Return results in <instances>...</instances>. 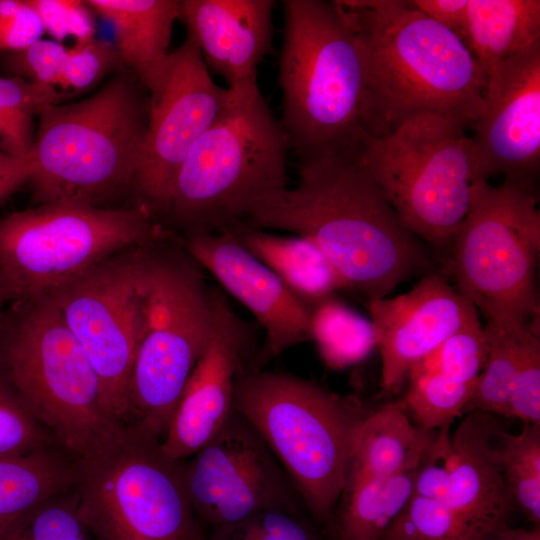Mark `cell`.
<instances>
[{
    "mask_svg": "<svg viewBox=\"0 0 540 540\" xmlns=\"http://www.w3.org/2000/svg\"><path fill=\"white\" fill-rule=\"evenodd\" d=\"M298 183L258 203L243 221L312 240L366 299L382 298L429 267L418 238L401 222L363 164L358 148L299 161Z\"/></svg>",
    "mask_w": 540,
    "mask_h": 540,
    "instance_id": "obj_1",
    "label": "cell"
},
{
    "mask_svg": "<svg viewBox=\"0 0 540 540\" xmlns=\"http://www.w3.org/2000/svg\"><path fill=\"white\" fill-rule=\"evenodd\" d=\"M361 47L369 134L382 135L419 112L471 128L487 74L454 33L403 0H339Z\"/></svg>",
    "mask_w": 540,
    "mask_h": 540,
    "instance_id": "obj_2",
    "label": "cell"
},
{
    "mask_svg": "<svg viewBox=\"0 0 540 540\" xmlns=\"http://www.w3.org/2000/svg\"><path fill=\"white\" fill-rule=\"evenodd\" d=\"M280 123L299 161L354 150L369 134L366 71L338 1L286 0Z\"/></svg>",
    "mask_w": 540,
    "mask_h": 540,
    "instance_id": "obj_3",
    "label": "cell"
},
{
    "mask_svg": "<svg viewBox=\"0 0 540 540\" xmlns=\"http://www.w3.org/2000/svg\"><path fill=\"white\" fill-rule=\"evenodd\" d=\"M155 244L137 247L135 253L137 350L126 424L163 439L211 340L215 287L207 285L204 269L185 247L180 254L157 250Z\"/></svg>",
    "mask_w": 540,
    "mask_h": 540,
    "instance_id": "obj_4",
    "label": "cell"
},
{
    "mask_svg": "<svg viewBox=\"0 0 540 540\" xmlns=\"http://www.w3.org/2000/svg\"><path fill=\"white\" fill-rule=\"evenodd\" d=\"M228 88L224 109L188 153L169 195L166 213L186 237L244 221L286 188L289 139L257 79Z\"/></svg>",
    "mask_w": 540,
    "mask_h": 540,
    "instance_id": "obj_5",
    "label": "cell"
},
{
    "mask_svg": "<svg viewBox=\"0 0 540 540\" xmlns=\"http://www.w3.org/2000/svg\"><path fill=\"white\" fill-rule=\"evenodd\" d=\"M0 322V363L31 414L78 461L93 459L123 437L99 378L46 293L13 302Z\"/></svg>",
    "mask_w": 540,
    "mask_h": 540,
    "instance_id": "obj_6",
    "label": "cell"
},
{
    "mask_svg": "<svg viewBox=\"0 0 540 540\" xmlns=\"http://www.w3.org/2000/svg\"><path fill=\"white\" fill-rule=\"evenodd\" d=\"M233 408L262 436L310 516L332 538L352 441L373 409L356 395L290 373L247 367L235 379Z\"/></svg>",
    "mask_w": 540,
    "mask_h": 540,
    "instance_id": "obj_7",
    "label": "cell"
},
{
    "mask_svg": "<svg viewBox=\"0 0 540 540\" xmlns=\"http://www.w3.org/2000/svg\"><path fill=\"white\" fill-rule=\"evenodd\" d=\"M139 84L129 71L119 72L82 100L40 111L28 181L34 203L98 206L134 185L149 109Z\"/></svg>",
    "mask_w": 540,
    "mask_h": 540,
    "instance_id": "obj_8",
    "label": "cell"
},
{
    "mask_svg": "<svg viewBox=\"0 0 540 540\" xmlns=\"http://www.w3.org/2000/svg\"><path fill=\"white\" fill-rule=\"evenodd\" d=\"M466 129L454 118L419 112L385 134H364L358 147L403 225L437 246L451 244L476 183L487 180Z\"/></svg>",
    "mask_w": 540,
    "mask_h": 540,
    "instance_id": "obj_9",
    "label": "cell"
},
{
    "mask_svg": "<svg viewBox=\"0 0 540 540\" xmlns=\"http://www.w3.org/2000/svg\"><path fill=\"white\" fill-rule=\"evenodd\" d=\"M456 290L486 319V328L520 332L539 322L536 264L538 195L532 184L476 183L469 211L451 244Z\"/></svg>",
    "mask_w": 540,
    "mask_h": 540,
    "instance_id": "obj_10",
    "label": "cell"
},
{
    "mask_svg": "<svg viewBox=\"0 0 540 540\" xmlns=\"http://www.w3.org/2000/svg\"><path fill=\"white\" fill-rule=\"evenodd\" d=\"M168 237L143 203L108 209L53 202L0 218V282L8 300L49 293L119 253Z\"/></svg>",
    "mask_w": 540,
    "mask_h": 540,
    "instance_id": "obj_11",
    "label": "cell"
},
{
    "mask_svg": "<svg viewBox=\"0 0 540 540\" xmlns=\"http://www.w3.org/2000/svg\"><path fill=\"white\" fill-rule=\"evenodd\" d=\"M133 424L103 454L79 461L78 511L95 540H208L184 481V460Z\"/></svg>",
    "mask_w": 540,
    "mask_h": 540,
    "instance_id": "obj_12",
    "label": "cell"
},
{
    "mask_svg": "<svg viewBox=\"0 0 540 540\" xmlns=\"http://www.w3.org/2000/svg\"><path fill=\"white\" fill-rule=\"evenodd\" d=\"M184 481L206 534L266 510L308 512L271 448L234 408L214 437L184 460Z\"/></svg>",
    "mask_w": 540,
    "mask_h": 540,
    "instance_id": "obj_13",
    "label": "cell"
},
{
    "mask_svg": "<svg viewBox=\"0 0 540 540\" xmlns=\"http://www.w3.org/2000/svg\"><path fill=\"white\" fill-rule=\"evenodd\" d=\"M136 249L113 255L49 292L92 364L109 410L124 424L137 350Z\"/></svg>",
    "mask_w": 540,
    "mask_h": 540,
    "instance_id": "obj_14",
    "label": "cell"
},
{
    "mask_svg": "<svg viewBox=\"0 0 540 540\" xmlns=\"http://www.w3.org/2000/svg\"><path fill=\"white\" fill-rule=\"evenodd\" d=\"M229 88L218 86L194 38L169 55L160 89L150 95L148 119L134 186L154 211L166 212L175 177L197 141L224 109Z\"/></svg>",
    "mask_w": 540,
    "mask_h": 540,
    "instance_id": "obj_15",
    "label": "cell"
},
{
    "mask_svg": "<svg viewBox=\"0 0 540 540\" xmlns=\"http://www.w3.org/2000/svg\"><path fill=\"white\" fill-rule=\"evenodd\" d=\"M482 176L533 185L540 165V40L487 73L482 110L471 127Z\"/></svg>",
    "mask_w": 540,
    "mask_h": 540,
    "instance_id": "obj_16",
    "label": "cell"
},
{
    "mask_svg": "<svg viewBox=\"0 0 540 540\" xmlns=\"http://www.w3.org/2000/svg\"><path fill=\"white\" fill-rule=\"evenodd\" d=\"M257 352L251 328L232 308L225 292L215 287L211 340L183 389L161 441L169 457L189 458L220 430L233 410L235 379Z\"/></svg>",
    "mask_w": 540,
    "mask_h": 540,
    "instance_id": "obj_17",
    "label": "cell"
},
{
    "mask_svg": "<svg viewBox=\"0 0 540 540\" xmlns=\"http://www.w3.org/2000/svg\"><path fill=\"white\" fill-rule=\"evenodd\" d=\"M385 393L399 392L418 362L464 327L480 321L474 305L440 274L422 277L408 292L368 299Z\"/></svg>",
    "mask_w": 540,
    "mask_h": 540,
    "instance_id": "obj_18",
    "label": "cell"
},
{
    "mask_svg": "<svg viewBox=\"0 0 540 540\" xmlns=\"http://www.w3.org/2000/svg\"><path fill=\"white\" fill-rule=\"evenodd\" d=\"M182 244L264 329V343L248 369L261 370L291 347L310 341V308L227 229L189 236Z\"/></svg>",
    "mask_w": 540,
    "mask_h": 540,
    "instance_id": "obj_19",
    "label": "cell"
},
{
    "mask_svg": "<svg viewBox=\"0 0 540 540\" xmlns=\"http://www.w3.org/2000/svg\"><path fill=\"white\" fill-rule=\"evenodd\" d=\"M465 415L440 452L450 474L444 503L476 532L491 539L509 526L515 507L494 442L495 422L487 413Z\"/></svg>",
    "mask_w": 540,
    "mask_h": 540,
    "instance_id": "obj_20",
    "label": "cell"
},
{
    "mask_svg": "<svg viewBox=\"0 0 540 540\" xmlns=\"http://www.w3.org/2000/svg\"><path fill=\"white\" fill-rule=\"evenodd\" d=\"M272 0H182L180 20L208 68L228 87L256 79L272 49Z\"/></svg>",
    "mask_w": 540,
    "mask_h": 540,
    "instance_id": "obj_21",
    "label": "cell"
},
{
    "mask_svg": "<svg viewBox=\"0 0 540 540\" xmlns=\"http://www.w3.org/2000/svg\"><path fill=\"white\" fill-rule=\"evenodd\" d=\"M91 11L114 30L115 47L128 71L156 93L169 60L173 25L180 18L178 0H87Z\"/></svg>",
    "mask_w": 540,
    "mask_h": 540,
    "instance_id": "obj_22",
    "label": "cell"
},
{
    "mask_svg": "<svg viewBox=\"0 0 540 540\" xmlns=\"http://www.w3.org/2000/svg\"><path fill=\"white\" fill-rule=\"evenodd\" d=\"M435 439L433 432L410 421L401 402L387 403L373 409L359 425L346 476L389 477L415 471Z\"/></svg>",
    "mask_w": 540,
    "mask_h": 540,
    "instance_id": "obj_23",
    "label": "cell"
},
{
    "mask_svg": "<svg viewBox=\"0 0 540 540\" xmlns=\"http://www.w3.org/2000/svg\"><path fill=\"white\" fill-rule=\"evenodd\" d=\"M225 229L309 308L336 291L346 289L330 260L308 238L272 234L243 221Z\"/></svg>",
    "mask_w": 540,
    "mask_h": 540,
    "instance_id": "obj_24",
    "label": "cell"
},
{
    "mask_svg": "<svg viewBox=\"0 0 540 540\" xmlns=\"http://www.w3.org/2000/svg\"><path fill=\"white\" fill-rule=\"evenodd\" d=\"M539 40V0H468L463 43L486 74Z\"/></svg>",
    "mask_w": 540,
    "mask_h": 540,
    "instance_id": "obj_25",
    "label": "cell"
},
{
    "mask_svg": "<svg viewBox=\"0 0 540 540\" xmlns=\"http://www.w3.org/2000/svg\"><path fill=\"white\" fill-rule=\"evenodd\" d=\"M415 471L389 477L346 476L332 525L333 540H380L408 503Z\"/></svg>",
    "mask_w": 540,
    "mask_h": 540,
    "instance_id": "obj_26",
    "label": "cell"
},
{
    "mask_svg": "<svg viewBox=\"0 0 540 540\" xmlns=\"http://www.w3.org/2000/svg\"><path fill=\"white\" fill-rule=\"evenodd\" d=\"M79 467L61 447L0 458V534L39 501L74 487Z\"/></svg>",
    "mask_w": 540,
    "mask_h": 540,
    "instance_id": "obj_27",
    "label": "cell"
},
{
    "mask_svg": "<svg viewBox=\"0 0 540 540\" xmlns=\"http://www.w3.org/2000/svg\"><path fill=\"white\" fill-rule=\"evenodd\" d=\"M309 338L325 365L333 370L363 361L376 348L370 319L334 295L310 307Z\"/></svg>",
    "mask_w": 540,
    "mask_h": 540,
    "instance_id": "obj_28",
    "label": "cell"
},
{
    "mask_svg": "<svg viewBox=\"0 0 540 540\" xmlns=\"http://www.w3.org/2000/svg\"><path fill=\"white\" fill-rule=\"evenodd\" d=\"M73 95L57 87L28 82L20 77H0V151L27 157L34 144V117Z\"/></svg>",
    "mask_w": 540,
    "mask_h": 540,
    "instance_id": "obj_29",
    "label": "cell"
},
{
    "mask_svg": "<svg viewBox=\"0 0 540 540\" xmlns=\"http://www.w3.org/2000/svg\"><path fill=\"white\" fill-rule=\"evenodd\" d=\"M495 437L503 476L514 507L540 523V424H524L518 434L498 428Z\"/></svg>",
    "mask_w": 540,
    "mask_h": 540,
    "instance_id": "obj_30",
    "label": "cell"
},
{
    "mask_svg": "<svg viewBox=\"0 0 540 540\" xmlns=\"http://www.w3.org/2000/svg\"><path fill=\"white\" fill-rule=\"evenodd\" d=\"M401 401L423 430L449 431L472 397L477 381L464 382L435 372L410 374Z\"/></svg>",
    "mask_w": 540,
    "mask_h": 540,
    "instance_id": "obj_31",
    "label": "cell"
},
{
    "mask_svg": "<svg viewBox=\"0 0 540 540\" xmlns=\"http://www.w3.org/2000/svg\"><path fill=\"white\" fill-rule=\"evenodd\" d=\"M78 506L75 485L30 507L0 534V540H95Z\"/></svg>",
    "mask_w": 540,
    "mask_h": 540,
    "instance_id": "obj_32",
    "label": "cell"
},
{
    "mask_svg": "<svg viewBox=\"0 0 540 540\" xmlns=\"http://www.w3.org/2000/svg\"><path fill=\"white\" fill-rule=\"evenodd\" d=\"M530 327L520 332H504L484 326L489 340L488 356L463 415L478 411L507 417L509 394L522 339Z\"/></svg>",
    "mask_w": 540,
    "mask_h": 540,
    "instance_id": "obj_33",
    "label": "cell"
},
{
    "mask_svg": "<svg viewBox=\"0 0 540 540\" xmlns=\"http://www.w3.org/2000/svg\"><path fill=\"white\" fill-rule=\"evenodd\" d=\"M380 540H491L444 502L412 496Z\"/></svg>",
    "mask_w": 540,
    "mask_h": 540,
    "instance_id": "obj_34",
    "label": "cell"
},
{
    "mask_svg": "<svg viewBox=\"0 0 540 540\" xmlns=\"http://www.w3.org/2000/svg\"><path fill=\"white\" fill-rule=\"evenodd\" d=\"M60 447L31 414L0 363V458Z\"/></svg>",
    "mask_w": 540,
    "mask_h": 540,
    "instance_id": "obj_35",
    "label": "cell"
},
{
    "mask_svg": "<svg viewBox=\"0 0 540 540\" xmlns=\"http://www.w3.org/2000/svg\"><path fill=\"white\" fill-rule=\"evenodd\" d=\"M488 351V336L485 328L478 321L447 338L433 352L414 365L409 375L435 372L460 381L475 382L483 370Z\"/></svg>",
    "mask_w": 540,
    "mask_h": 540,
    "instance_id": "obj_36",
    "label": "cell"
},
{
    "mask_svg": "<svg viewBox=\"0 0 540 540\" xmlns=\"http://www.w3.org/2000/svg\"><path fill=\"white\" fill-rule=\"evenodd\" d=\"M208 540H332L308 512L266 510L209 531Z\"/></svg>",
    "mask_w": 540,
    "mask_h": 540,
    "instance_id": "obj_37",
    "label": "cell"
},
{
    "mask_svg": "<svg viewBox=\"0 0 540 540\" xmlns=\"http://www.w3.org/2000/svg\"><path fill=\"white\" fill-rule=\"evenodd\" d=\"M507 417L519 419L524 424H540L539 323L524 333L511 384Z\"/></svg>",
    "mask_w": 540,
    "mask_h": 540,
    "instance_id": "obj_38",
    "label": "cell"
},
{
    "mask_svg": "<svg viewBox=\"0 0 540 540\" xmlns=\"http://www.w3.org/2000/svg\"><path fill=\"white\" fill-rule=\"evenodd\" d=\"M121 62L114 44L95 38L68 48L60 90L75 95L98 84Z\"/></svg>",
    "mask_w": 540,
    "mask_h": 540,
    "instance_id": "obj_39",
    "label": "cell"
},
{
    "mask_svg": "<svg viewBox=\"0 0 540 540\" xmlns=\"http://www.w3.org/2000/svg\"><path fill=\"white\" fill-rule=\"evenodd\" d=\"M67 53L68 49L61 43L41 39L8 55L7 65L16 77L60 88Z\"/></svg>",
    "mask_w": 540,
    "mask_h": 540,
    "instance_id": "obj_40",
    "label": "cell"
},
{
    "mask_svg": "<svg viewBox=\"0 0 540 540\" xmlns=\"http://www.w3.org/2000/svg\"><path fill=\"white\" fill-rule=\"evenodd\" d=\"M39 15L44 29L55 41L73 37L75 44L94 38L95 21L91 9L84 1L27 0Z\"/></svg>",
    "mask_w": 540,
    "mask_h": 540,
    "instance_id": "obj_41",
    "label": "cell"
},
{
    "mask_svg": "<svg viewBox=\"0 0 540 540\" xmlns=\"http://www.w3.org/2000/svg\"><path fill=\"white\" fill-rule=\"evenodd\" d=\"M44 32L27 0H0V51L23 50L41 40Z\"/></svg>",
    "mask_w": 540,
    "mask_h": 540,
    "instance_id": "obj_42",
    "label": "cell"
},
{
    "mask_svg": "<svg viewBox=\"0 0 540 540\" xmlns=\"http://www.w3.org/2000/svg\"><path fill=\"white\" fill-rule=\"evenodd\" d=\"M430 451L413 479L412 496L444 502L450 481L449 468Z\"/></svg>",
    "mask_w": 540,
    "mask_h": 540,
    "instance_id": "obj_43",
    "label": "cell"
},
{
    "mask_svg": "<svg viewBox=\"0 0 540 540\" xmlns=\"http://www.w3.org/2000/svg\"><path fill=\"white\" fill-rule=\"evenodd\" d=\"M412 4L462 40L465 34L468 0H413Z\"/></svg>",
    "mask_w": 540,
    "mask_h": 540,
    "instance_id": "obj_44",
    "label": "cell"
},
{
    "mask_svg": "<svg viewBox=\"0 0 540 540\" xmlns=\"http://www.w3.org/2000/svg\"><path fill=\"white\" fill-rule=\"evenodd\" d=\"M34 170L31 152L27 157L18 158L0 151V206L28 183Z\"/></svg>",
    "mask_w": 540,
    "mask_h": 540,
    "instance_id": "obj_45",
    "label": "cell"
},
{
    "mask_svg": "<svg viewBox=\"0 0 540 540\" xmlns=\"http://www.w3.org/2000/svg\"><path fill=\"white\" fill-rule=\"evenodd\" d=\"M491 540H540V527L527 530L507 526L495 533Z\"/></svg>",
    "mask_w": 540,
    "mask_h": 540,
    "instance_id": "obj_46",
    "label": "cell"
},
{
    "mask_svg": "<svg viewBox=\"0 0 540 540\" xmlns=\"http://www.w3.org/2000/svg\"><path fill=\"white\" fill-rule=\"evenodd\" d=\"M5 301H8V297H7V294L0 282V313H1V308L4 304Z\"/></svg>",
    "mask_w": 540,
    "mask_h": 540,
    "instance_id": "obj_47",
    "label": "cell"
}]
</instances>
